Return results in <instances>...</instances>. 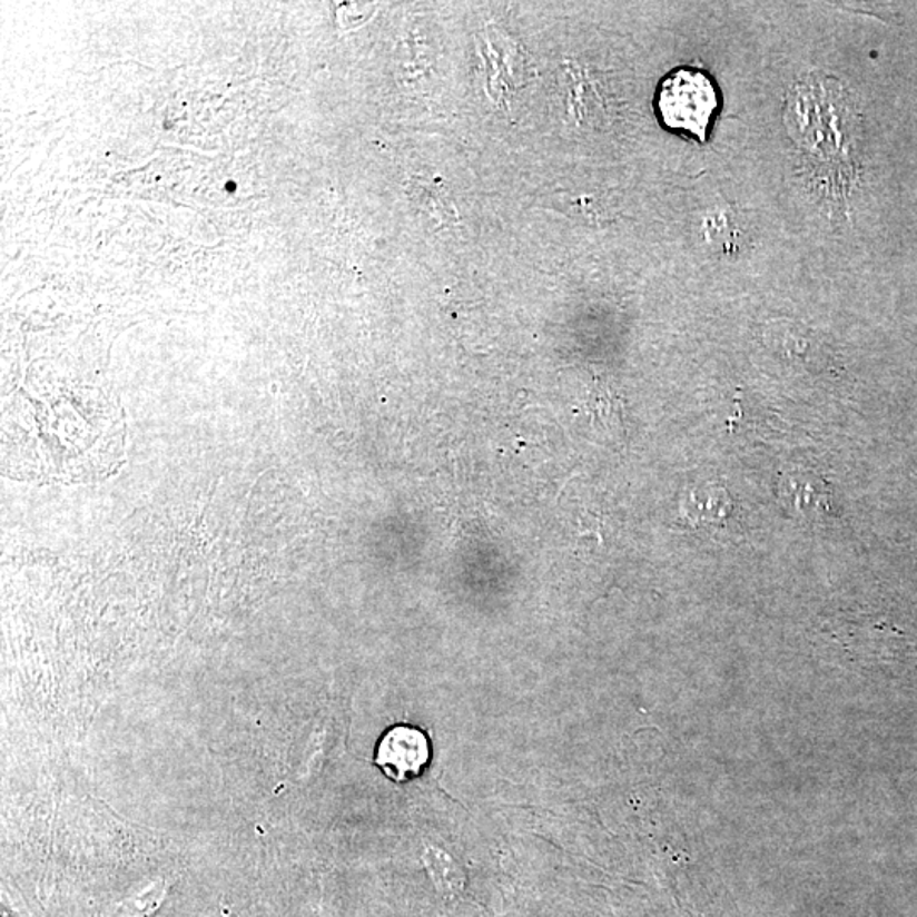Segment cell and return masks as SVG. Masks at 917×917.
I'll list each match as a JSON object with an SVG mask.
<instances>
[{
  "label": "cell",
  "instance_id": "cell-1",
  "mask_svg": "<svg viewBox=\"0 0 917 917\" xmlns=\"http://www.w3.org/2000/svg\"><path fill=\"white\" fill-rule=\"evenodd\" d=\"M790 137L825 169H838L854 180L858 119L842 86L826 77H809L790 89L785 106Z\"/></svg>",
  "mask_w": 917,
  "mask_h": 917
},
{
  "label": "cell",
  "instance_id": "cell-3",
  "mask_svg": "<svg viewBox=\"0 0 917 917\" xmlns=\"http://www.w3.org/2000/svg\"><path fill=\"white\" fill-rule=\"evenodd\" d=\"M432 761V742L427 732L412 724L386 729L377 742L374 763L395 783H410L422 777Z\"/></svg>",
  "mask_w": 917,
  "mask_h": 917
},
{
  "label": "cell",
  "instance_id": "cell-2",
  "mask_svg": "<svg viewBox=\"0 0 917 917\" xmlns=\"http://www.w3.org/2000/svg\"><path fill=\"white\" fill-rule=\"evenodd\" d=\"M654 109L668 131L706 144L719 109V93L709 73L696 67H680L661 80L654 93Z\"/></svg>",
  "mask_w": 917,
  "mask_h": 917
},
{
  "label": "cell",
  "instance_id": "cell-4",
  "mask_svg": "<svg viewBox=\"0 0 917 917\" xmlns=\"http://www.w3.org/2000/svg\"><path fill=\"white\" fill-rule=\"evenodd\" d=\"M778 500L790 515L809 522L826 519L831 513V487L809 471L785 473L778 483Z\"/></svg>",
  "mask_w": 917,
  "mask_h": 917
},
{
  "label": "cell",
  "instance_id": "cell-5",
  "mask_svg": "<svg viewBox=\"0 0 917 917\" xmlns=\"http://www.w3.org/2000/svg\"><path fill=\"white\" fill-rule=\"evenodd\" d=\"M731 496L724 487H702L693 491L690 496L688 515L690 520L697 516L696 523H719L731 513Z\"/></svg>",
  "mask_w": 917,
  "mask_h": 917
}]
</instances>
